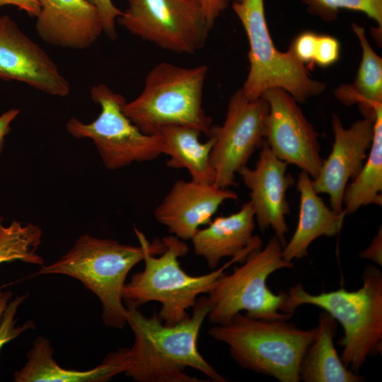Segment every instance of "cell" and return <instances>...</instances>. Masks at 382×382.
<instances>
[{
    "label": "cell",
    "instance_id": "obj_1",
    "mask_svg": "<svg viewBox=\"0 0 382 382\" xmlns=\"http://www.w3.org/2000/svg\"><path fill=\"white\" fill-rule=\"evenodd\" d=\"M127 324L134 340L118 352L123 374L139 382H204L185 370L195 369L214 382H226L199 353L197 340L210 304L207 296L197 298L192 313L173 325H165L158 313L144 316L139 308L126 306Z\"/></svg>",
    "mask_w": 382,
    "mask_h": 382
},
{
    "label": "cell",
    "instance_id": "obj_2",
    "mask_svg": "<svg viewBox=\"0 0 382 382\" xmlns=\"http://www.w3.org/2000/svg\"><path fill=\"white\" fill-rule=\"evenodd\" d=\"M362 286L356 291L341 287L313 294L301 284L289 288L282 312L292 316L303 304L316 306L338 321L344 335L337 342L342 347L340 358L346 366L359 373L368 357L382 351V272L367 266L361 276Z\"/></svg>",
    "mask_w": 382,
    "mask_h": 382
},
{
    "label": "cell",
    "instance_id": "obj_3",
    "mask_svg": "<svg viewBox=\"0 0 382 382\" xmlns=\"http://www.w3.org/2000/svg\"><path fill=\"white\" fill-rule=\"evenodd\" d=\"M188 250L183 240L171 234L151 243L148 240L144 269L134 273L124 286L125 306L139 308L149 301H158L161 305L160 318L165 325H173L190 316L187 310L194 306L197 296L208 294L228 267L244 261L232 257L209 273L192 276L182 269L178 260Z\"/></svg>",
    "mask_w": 382,
    "mask_h": 382
},
{
    "label": "cell",
    "instance_id": "obj_4",
    "mask_svg": "<svg viewBox=\"0 0 382 382\" xmlns=\"http://www.w3.org/2000/svg\"><path fill=\"white\" fill-rule=\"evenodd\" d=\"M134 232L139 245L83 234L62 257L49 265H42L35 275L57 274L78 279L100 301L105 325L122 329L127 324L122 299L126 278L143 261L148 241L136 227Z\"/></svg>",
    "mask_w": 382,
    "mask_h": 382
},
{
    "label": "cell",
    "instance_id": "obj_5",
    "mask_svg": "<svg viewBox=\"0 0 382 382\" xmlns=\"http://www.w3.org/2000/svg\"><path fill=\"white\" fill-rule=\"evenodd\" d=\"M284 319H259L237 313L228 323L214 325L209 335L226 344L241 367L280 382H299L302 359L316 327L304 330Z\"/></svg>",
    "mask_w": 382,
    "mask_h": 382
},
{
    "label": "cell",
    "instance_id": "obj_6",
    "mask_svg": "<svg viewBox=\"0 0 382 382\" xmlns=\"http://www.w3.org/2000/svg\"><path fill=\"white\" fill-rule=\"evenodd\" d=\"M208 66H180L162 62L148 72L143 89L126 102L125 115L144 133L158 134L166 125L195 128L209 136L212 119L203 108Z\"/></svg>",
    "mask_w": 382,
    "mask_h": 382
},
{
    "label": "cell",
    "instance_id": "obj_7",
    "mask_svg": "<svg viewBox=\"0 0 382 382\" xmlns=\"http://www.w3.org/2000/svg\"><path fill=\"white\" fill-rule=\"evenodd\" d=\"M282 248L274 235L265 248L250 253L231 274L224 273L217 279L207 294L210 308L207 318L212 324H226L243 311L254 318H291L282 312L286 292L274 294L267 284L275 271L294 267L292 262L283 257Z\"/></svg>",
    "mask_w": 382,
    "mask_h": 382
},
{
    "label": "cell",
    "instance_id": "obj_8",
    "mask_svg": "<svg viewBox=\"0 0 382 382\" xmlns=\"http://www.w3.org/2000/svg\"><path fill=\"white\" fill-rule=\"evenodd\" d=\"M246 33L249 51V71L240 88L250 100L262 98L269 89L279 88L296 102L322 93L325 84L311 79L306 66L288 50L282 52L271 38L264 0H240L231 4Z\"/></svg>",
    "mask_w": 382,
    "mask_h": 382
},
{
    "label": "cell",
    "instance_id": "obj_9",
    "mask_svg": "<svg viewBox=\"0 0 382 382\" xmlns=\"http://www.w3.org/2000/svg\"><path fill=\"white\" fill-rule=\"evenodd\" d=\"M100 112L90 123L71 117L66 125L69 134L94 143L104 166L115 170L134 162L152 161L163 154L160 134L142 132L124 113L125 98L103 83L91 89Z\"/></svg>",
    "mask_w": 382,
    "mask_h": 382
},
{
    "label": "cell",
    "instance_id": "obj_10",
    "mask_svg": "<svg viewBox=\"0 0 382 382\" xmlns=\"http://www.w3.org/2000/svg\"><path fill=\"white\" fill-rule=\"evenodd\" d=\"M117 22L161 49L194 54L205 45L210 28L195 0H125Z\"/></svg>",
    "mask_w": 382,
    "mask_h": 382
},
{
    "label": "cell",
    "instance_id": "obj_11",
    "mask_svg": "<svg viewBox=\"0 0 382 382\" xmlns=\"http://www.w3.org/2000/svg\"><path fill=\"white\" fill-rule=\"evenodd\" d=\"M268 112L269 105L263 98L250 100L240 89L232 95L224 122L212 125L209 134L214 139L211 163L215 185L236 186V174L265 141Z\"/></svg>",
    "mask_w": 382,
    "mask_h": 382
},
{
    "label": "cell",
    "instance_id": "obj_12",
    "mask_svg": "<svg viewBox=\"0 0 382 382\" xmlns=\"http://www.w3.org/2000/svg\"><path fill=\"white\" fill-rule=\"evenodd\" d=\"M262 98L269 105L265 141L270 149L279 159L316 178L323 161L320 155L318 134L296 100L284 89H269Z\"/></svg>",
    "mask_w": 382,
    "mask_h": 382
},
{
    "label": "cell",
    "instance_id": "obj_13",
    "mask_svg": "<svg viewBox=\"0 0 382 382\" xmlns=\"http://www.w3.org/2000/svg\"><path fill=\"white\" fill-rule=\"evenodd\" d=\"M364 119L345 128L340 117L332 115L334 142L328 157L323 160L312 185L318 194H327L331 209L343 212V195L347 183L361 170L374 137L375 109L363 112Z\"/></svg>",
    "mask_w": 382,
    "mask_h": 382
},
{
    "label": "cell",
    "instance_id": "obj_14",
    "mask_svg": "<svg viewBox=\"0 0 382 382\" xmlns=\"http://www.w3.org/2000/svg\"><path fill=\"white\" fill-rule=\"evenodd\" d=\"M0 79L18 81L55 96L70 91L55 63L8 15L0 16Z\"/></svg>",
    "mask_w": 382,
    "mask_h": 382
},
{
    "label": "cell",
    "instance_id": "obj_15",
    "mask_svg": "<svg viewBox=\"0 0 382 382\" xmlns=\"http://www.w3.org/2000/svg\"><path fill=\"white\" fill-rule=\"evenodd\" d=\"M287 165L265 141L255 167L245 166L238 172L250 190V202L259 229L272 228L283 246L289 231L286 216L289 214V204L286 193L294 183L293 177L286 173Z\"/></svg>",
    "mask_w": 382,
    "mask_h": 382
},
{
    "label": "cell",
    "instance_id": "obj_16",
    "mask_svg": "<svg viewBox=\"0 0 382 382\" xmlns=\"http://www.w3.org/2000/svg\"><path fill=\"white\" fill-rule=\"evenodd\" d=\"M229 188L190 180H176L154 210V217L171 235L191 240L201 226L207 225L226 200L237 199Z\"/></svg>",
    "mask_w": 382,
    "mask_h": 382
},
{
    "label": "cell",
    "instance_id": "obj_17",
    "mask_svg": "<svg viewBox=\"0 0 382 382\" xmlns=\"http://www.w3.org/2000/svg\"><path fill=\"white\" fill-rule=\"evenodd\" d=\"M36 33L46 43L84 50L103 32L99 13L87 0H39Z\"/></svg>",
    "mask_w": 382,
    "mask_h": 382
},
{
    "label": "cell",
    "instance_id": "obj_18",
    "mask_svg": "<svg viewBox=\"0 0 382 382\" xmlns=\"http://www.w3.org/2000/svg\"><path fill=\"white\" fill-rule=\"evenodd\" d=\"M255 228V214L249 201L238 212L217 216L207 226L199 228L191 238L194 251L213 270L226 257H239L245 260L250 253L262 246L260 238L253 234Z\"/></svg>",
    "mask_w": 382,
    "mask_h": 382
},
{
    "label": "cell",
    "instance_id": "obj_19",
    "mask_svg": "<svg viewBox=\"0 0 382 382\" xmlns=\"http://www.w3.org/2000/svg\"><path fill=\"white\" fill-rule=\"evenodd\" d=\"M297 190L300 209L296 231L282 248L283 257L289 262L308 254L309 245L320 236L332 237L341 230L345 218L325 205L312 185V178L301 170L298 175Z\"/></svg>",
    "mask_w": 382,
    "mask_h": 382
},
{
    "label": "cell",
    "instance_id": "obj_20",
    "mask_svg": "<svg viewBox=\"0 0 382 382\" xmlns=\"http://www.w3.org/2000/svg\"><path fill=\"white\" fill-rule=\"evenodd\" d=\"M48 339L39 336L27 353V362L14 373L15 382H105L124 371L115 351L110 352L98 366L85 371L60 366L53 358Z\"/></svg>",
    "mask_w": 382,
    "mask_h": 382
},
{
    "label": "cell",
    "instance_id": "obj_21",
    "mask_svg": "<svg viewBox=\"0 0 382 382\" xmlns=\"http://www.w3.org/2000/svg\"><path fill=\"white\" fill-rule=\"evenodd\" d=\"M336 320L325 311L318 318L316 330L302 359L299 378L305 382H359L364 378L342 362L335 349Z\"/></svg>",
    "mask_w": 382,
    "mask_h": 382
},
{
    "label": "cell",
    "instance_id": "obj_22",
    "mask_svg": "<svg viewBox=\"0 0 382 382\" xmlns=\"http://www.w3.org/2000/svg\"><path fill=\"white\" fill-rule=\"evenodd\" d=\"M202 133L192 127L171 125L161 127L158 134L162 139L163 154L169 156L166 164L175 169H186L191 180L214 184L215 173L211 163V151L214 142L212 136L201 142Z\"/></svg>",
    "mask_w": 382,
    "mask_h": 382
},
{
    "label": "cell",
    "instance_id": "obj_23",
    "mask_svg": "<svg viewBox=\"0 0 382 382\" xmlns=\"http://www.w3.org/2000/svg\"><path fill=\"white\" fill-rule=\"evenodd\" d=\"M374 109V137L366 161L343 195L345 216L362 206L382 204V103L376 105Z\"/></svg>",
    "mask_w": 382,
    "mask_h": 382
},
{
    "label": "cell",
    "instance_id": "obj_24",
    "mask_svg": "<svg viewBox=\"0 0 382 382\" xmlns=\"http://www.w3.org/2000/svg\"><path fill=\"white\" fill-rule=\"evenodd\" d=\"M352 28L361 47V59L353 86L340 87L336 96L347 104L358 103L361 111L382 103V59L368 42L364 28L352 23Z\"/></svg>",
    "mask_w": 382,
    "mask_h": 382
},
{
    "label": "cell",
    "instance_id": "obj_25",
    "mask_svg": "<svg viewBox=\"0 0 382 382\" xmlns=\"http://www.w3.org/2000/svg\"><path fill=\"white\" fill-rule=\"evenodd\" d=\"M42 231L31 223L23 224L13 220L9 225L4 224L0 217V264L20 260L42 265L44 260L37 250L41 243Z\"/></svg>",
    "mask_w": 382,
    "mask_h": 382
},
{
    "label": "cell",
    "instance_id": "obj_26",
    "mask_svg": "<svg viewBox=\"0 0 382 382\" xmlns=\"http://www.w3.org/2000/svg\"><path fill=\"white\" fill-rule=\"evenodd\" d=\"M307 11L326 21H335L341 10L364 13L382 28V0H301Z\"/></svg>",
    "mask_w": 382,
    "mask_h": 382
},
{
    "label": "cell",
    "instance_id": "obj_27",
    "mask_svg": "<svg viewBox=\"0 0 382 382\" xmlns=\"http://www.w3.org/2000/svg\"><path fill=\"white\" fill-rule=\"evenodd\" d=\"M28 296V294H25L13 298L11 291L0 292V349L6 343L16 339L25 331L35 328L32 320L16 325L18 309Z\"/></svg>",
    "mask_w": 382,
    "mask_h": 382
},
{
    "label": "cell",
    "instance_id": "obj_28",
    "mask_svg": "<svg viewBox=\"0 0 382 382\" xmlns=\"http://www.w3.org/2000/svg\"><path fill=\"white\" fill-rule=\"evenodd\" d=\"M318 34L310 30L301 33L291 42L289 50L303 64H313Z\"/></svg>",
    "mask_w": 382,
    "mask_h": 382
},
{
    "label": "cell",
    "instance_id": "obj_29",
    "mask_svg": "<svg viewBox=\"0 0 382 382\" xmlns=\"http://www.w3.org/2000/svg\"><path fill=\"white\" fill-rule=\"evenodd\" d=\"M340 44L337 38L327 35H318L313 64L328 67L340 58Z\"/></svg>",
    "mask_w": 382,
    "mask_h": 382
},
{
    "label": "cell",
    "instance_id": "obj_30",
    "mask_svg": "<svg viewBox=\"0 0 382 382\" xmlns=\"http://www.w3.org/2000/svg\"><path fill=\"white\" fill-rule=\"evenodd\" d=\"M95 6L99 13L103 33L111 40L117 37L115 22L122 11L117 8L112 0H87Z\"/></svg>",
    "mask_w": 382,
    "mask_h": 382
},
{
    "label": "cell",
    "instance_id": "obj_31",
    "mask_svg": "<svg viewBox=\"0 0 382 382\" xmlns=\"http://www.w3.org/2000/svg\"><path fill=\"white\" fill-rule=\"evenodd\" d=\"M212 29L221 14L232 4L240 0H195Z\"/></svg>",
    "mask_w": 382,
    "mask_h": 382
},
{
    "label": "cell",
    "instance_id": "obj_32",
    "mask_svg": "<svg viewBox=\"0 0 382 382\" xmlns=\"http://www.w3.org/2000/svg\"><path fill=\"white\" fill-rule=\"evenodd\" d=\"M359 257L362 259L369 260L382 265V228L378 227L376 234L373 237L369 245L360 252Z\"/></svg>",
    "mask_w": 382,
    "mask_h": 382
},
{
    "label": "cell",
    "instance_id": "obj_33",
    "mask_svg": "<svg viewBox=\"0 0 382 382\" xmlns=\"http://www.w3.org/2000/svg\"><path fill=\"white\" fill-rule=\"evenodd\" d=\"M4 6H16L32 17H37L40 11L39 0H0V7Z\"/></svg>",
    "mask_w": 382,
    "mask_h": 382
},
{
    "label": "cell",
    "instance_id": "obj_34",
    "mask_svg": "<svg viewBox=\"0 0 382 382\" xmlns=\"http://www.w3.org/2000/svg\"><path fill=\"white\" fill-rule=\"evenodd\" d=\"M19 112V109L11 108L0 115V154L4 148L5 137L11 131V123Z\"/></svg>",
    "mask_w": 382,
    "mask_h": 382
}]
</instances>
